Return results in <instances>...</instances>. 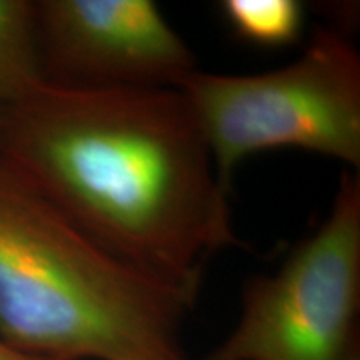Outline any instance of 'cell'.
I'll use <instances>...</instances> for the list:
<instances>
[{
	"label": "cell",
	"instance_id": "30bf717a",
	"mask_svg": "<svg viewBox=\"0 0 360 360\" xmlns=\"http://www.w3.org/2000/svg\"><path fill=\"white\" fill-rule=\"evenodd\" d=\"M0 117H2V109H0Z\"/></svg>",
	"mask_w": 360,
	"mask_h": 360
},
{
	"label": "cell",
	"instance_id": "277c9868",
	"mask_svg": "<svg viewBox=\"0 0 360 360\" xmlns=\"http://www.w3.org/2000/svg\"><path fill=\"white\" fill-rule=\"evenodd\" d=\"M359 302L360 177L344 172L323 222L276 272L250 278L232 334L199 360H344Z\"/></svg>",
	"mask_w": 360,
	"mask_h": 360
},
{
	"label": "cell",
	"instance_id": "9c48e42d",
	"mask_svg": "<svg viewBox=\"0 0 360 360\" xmlns=\"http://www.w3.org/2000/svg\"><path fill=\"white\" fill-rule=\"evenodd\" d=\"M344 360H360V352H359V344H355L352 349L349 350V354L345 355Z\"/></svg>",
	"mask_w": 360,
	"mask_h": 360
},
{
	"label": "cell",
	"instance_id": "52a82bcc",
	"mask_svg": "<svg viewBox=\"0 0 360 360\" xmlns=\"http://www.w3.org/2000/svg\"><path fill=\"white\" fill-rule=\"evenodd\" d=\"M224 19L247 44L278 49L302 37L305 8L297 0H224Z\"/></svg>",
	"mask_w": 360,
	"mask_h": 360
},
{
	"label": "cell",
	"instance_id": "5b68a950",
	"mask_svg": "<svg viewBox=\"0 0 360 360\" xmlns=\"http://www.w3.org/2000/svg\"><path fill=\"white\" fill-rule=\"evenodd\" d=\"M45 82L84 90L177 89L195 56L152 0L35 2Z\"/></svg>",
	"mask_w": 360,
	"mask_h": 360
},
{
	"label": "cell",
	"instance_id": "6da1fadb",
	"mask_svg": "<svg viewBox=\"0 0 360 360\" xmlns=\"http://www.w3.org/2000/svg\"><path fill=\"white\" fill-rule=\"evenodd\" d=\"M0 159L115 257L199 294L238 245L231 195L179 89L45 82L2 109Z\"/></svg>",
	"mask_w": 360,
	"mask_h": 360
},
{
	"label": "cell",
	"instance_id": "3957f363",
	"mask_svg": "<svg viewBox=\"0 0 360 360\" xmlns=\"http://www.w3.org/2000/svg\"><path fill=\"white\" fill-rule=\"evenodd\" d=\"M195 115L225 191L242 160L300 148L360 167V56L321 29L294 62L245 75L199 69L177 87Z\"/></svg>",
	"mask_w": 360,
	"mask_h": 360
},
{
	"label": "cell",
	"instance_id": "7a4b0ae2",
	"mask_svg": "<svg viewBox=\"0 0 360 360\" xmlns=\"http://www.w3.org/2000/svg\"><path fill=\"white\" fill-rule=\"evenodd\" d=\"M195 292L103 249L0 159V339L60 360H191Z\"/></svg>",
	"mask_w": 360,
	"mask_h": 360
},
{
	"label": "cell",
	"instance_id": "8992f818",
	"mask_svg": "<svg viewBox=\"0 0 360 360\" xmlns=\"http://www.w3.org/2000/svg\"><path fill=\"white\" fill-rule=\"evenodd\" d=\"M45 84L35 2L0 0V109Z\"/></svg>",
	"mask_w": 360,
	"mask_h": 360
},
{
	"label": "cell",
	"instance_id": "ba28073f",
	"mask_svg": "<svg viewBox=\"0 0 360 360\" xmlns=\"http://www.w3.org/2000/svg\"><path fill=\"white\" fill-rule=\"evenodd\" d=\"M0 360H60V359H52L45 357V355L27 352L19 347H13L4 339H0Z\"/></svg>",
	"mask_w": 360,
	"mask_h": 360
}]
</instances>
